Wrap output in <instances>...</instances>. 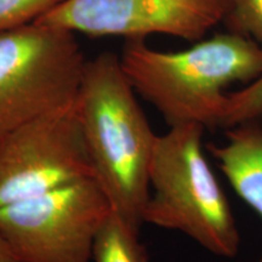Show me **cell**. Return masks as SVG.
I'll return each instance as SVG.
<instances>
[{"instance_id": "obj_1", "label": "cell", "mask_w": 262, "mask_h": 262, "mask_svg": "<svg viewBox=\"0 0 262 262\" xmlns=\"http://www.w3.org/2000/svg\"><path fill=\"white\" fill-rule=\"evenodd\" d=\"M75 103L94 179L114 214L140 232L149 198V165L157 134L119 55L106 51L88 60Z\"/></svg>"}, {"instance_id": "obj_2", "label": "cell", "mask_w": 262, "mask_h": 262, "mask_svg": "<svg viewBox=\"0 0 262 262\" xmlns=\"http://www.w3.org/2000/svg\"><path fill=\"white\" fill-rule=\"evenodd\" d=\"M119 57L136 94L169 126L198 123L216 129L226 89L247 85L262 73V48L229 32L203 38L180 51L156 50L145 39H129Z\"/></svg>"}, {"instance_id": "obj_3", "label": "cell", "mask_w": 262, "mask_h": 262, "mask_svg": "<svg viewBox=\"0 0 262 262\" xmlns=\"http://www.w3.org/2000/svg\"><path fill=\"white\" fill-rule=\"evenodd\" d=\"M169 127L155 142L143 224L181 232L216 256H235L241 235L204 155L205 127L198 123Z\"/></svg>"}, {"instance_id": "obj_4", "label": "cell", "mask_w": 262, "mask_h": 262, "mask_svg": "<svg viewBox=\"0 0 262 262\" xmlns=\"http://www.w3.org/2000/svg\"><path fill=\"white\" fill-rule=\"evenodd\" d=\"M86 62L67 29L34 22L0 32V139L74 104Z\"/></svg>"}, {"instance_id": "obj_5", "label": "cell", "mask_w": 262, "mask_h": 262, "mask_svg": "<svg viewBox=\"0 0 262 262\" xmlns=\"http://www.w3.org/2000/svg\"><path fill=\"white\" fill-rule=\"evenodd\" d=\"M112 212L94 178L0 208V235L24 262H93L96 235Z\"/></svg>"}, {"instance_id": "obj_6", "label": "cell", "mask_w": 262, "mask_h": 262, "mask_svg": "<svg viewBox=\"0 0 262 262\" xmlns=\"http://www.w3.org/2000/svg\"><path fill=\"white\" fill-rule=\"evenodd\" d=\"M86 178L94 170L77 103L0 139V208Z\"/></svg>"}, {"instance_id": "obj_7", "label": "cell", "mask_w": 262, "mask_h": 262, "mask_svg": "<svg viewBox=\"0 0 262 262\" xmlns=\"http://www.w3.org/2000/svg\"><path fill=\"white\" fill-rule=\"evenodd\" d=\"M221 19V0H67L35 22L95 38L164 34L194 42Z\"/></svg>"}, {"instance_id": "obj_8", "label": "cell", "mask_w": 262, "mask_h": 262, "mask_svg": "<svg viewBox=\"0 0 262 262\" xmlns=\"http://www.w3.org/2000/svg\"><path fill=\"white\" fill-rule=\"evenodd\" d=\"M225 133L224 145L209 143L206 148L235 193L262 220V124H242Z\"/></svg>"}, {"instance_id": "obj_9", "label": "cell", "mask_w": 262, "mask_h": 262, "mask_svg": "<svg viewBox=\"0 0 262 262\" xmlns=\"http://www.w3.org/2000/svg\"><path fill=\"white\" fill-rule=\"evenodd\" d=\"M139 234L112 211L95 239L93 262H149Z\"/></svg>"}, {"instance_id": "obj_10", "label": "cell", "mask_w": 262, "mask_h": 262, "mask_svg": "<svg viewBox=\"0 0 262 262\" xmlns=\"http://www.w3.org/2000/svg\"><path fill=\"white\" fill-rule=\"evenodd\" d=\"M249 123L262 124V73L243 89L226 93L219 110L216 129L226 131Z\"/></svg>"}, {"instance_id": "obj_11", "label": "cell", "mask_w": 262, "mask_h": 262, "mask_svg": "<svg viewBox=\"0 0 262 262\" xmlns=\"http://www.w3.org/2000/svg\"><path fill=\"white\" fill-rule=\"evenodd\" d=\"M226 32L250 39L262 48V0H221Z\"/></svg>"}, {"instance_id": "obj_12", "label": "cell", "mask_w": 262, "mask_h": 262, "mask_svg": "<svg viewBox=\"0 0 262 262\" xmlns=\"http://www.w3.org/2000/svg\"><path fill=\"white\" fill-rule=\"evenodd\" d=\"M67 0H0V32L34 24Z\"/></svg>"}, {"instance_id": "obj_13", "label": "cell", "mask_w": 262, "mask_h": 262, "mask_svg": "<svg viewBox=\"0 0 262 262\" xmlns=\"http://www.w3.org/2000/svg\"><path fill=\"white\" fill-rule=\"evenodd\" d=\"M0 262H24L2 235H0Z\"/></svg>"}]
</instances>
